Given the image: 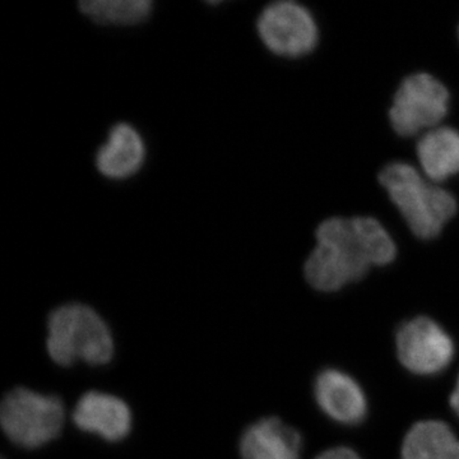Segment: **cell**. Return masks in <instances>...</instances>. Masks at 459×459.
Listing matches in <instances>:
<instances>
[{"label":"cell","mask_w":459,"mask_h":459,"mask_svg":"<svg viewBox=\"0 0 459 459\" xmlns=\"http://www.w3.org/2000/svg\"><path fill=\"white\" fill-rule=\"evenodd\" d=\"M394 238L373 217H333L316 230V247L305 263L307 282L334 292L361 280L370 267L394 261Z\"/></svg>","instance_id":"obj_1"},{"label":"cell","mask_w":459,"mask_h":459,"mask_svg":"<svg viewBox=\"0 0 459 459\" xmlns=\"http://www.w3.org/2000/svg\"><path fill=\"white\" fill-rule=\"evenodd\" d=\"M379 180L416 237H437L457 212V202L451 193L425 179L406 162L386 166Z\"/></svg>","instance_id":"obj_2"},{"label":"cell","mask_w":459,"mask_h":459,"mask_svg":"<svg viewBox=\"0 0 459 459\" xmlns=\"http://www.w3.org/2000/svg\"><path fill=\"white\" fill-rule=\"evenodd\" d=\"M47 349L62 367L77 361L102 365L114 353L113 336L107 323L87 305L68 304L51 313L48 323Z\"/></svg>","instance_id":"obj_3"},{"label":"cell","mask_w":459,"mask_h":459,"mask_svg":"<svg viewBox=\"0 0 459 459\" xmlns=\"http://www.w3.org/2000/svg\"><path fill=\"white\" fill-rule=\"evenodd\" d=\"M65 418V406L59 398L26 388L9 392L0 409V422L8 439L27 449L39 448L56 439Z\"/></svg>","instance_id":"obj_4"},{"label":"cell","mask_w":459,"mask_h":459,"mask_svg":"<svg viewBox=\"0 0 459 459\" xmlns=\"http://www.w3.org/2000/svg\"><path fill=\"white\" fill-rule=\"evenodd\" d=\"M449 92L433 75H410L395 92L391 108L392 126L401 135H416L439 126L448 114Z\"/></svg>","instance_id":"obj_5"},{"label":"cell","mask_w":459,"mask_h":459,"mask_svg":"<svg viewBox=\"0 0 459 459\" xmlns=\"http://www.w3.org/2000/svg\"><path fill=\"white\" fill-rule=\"evenodd\" d=\"M401 364L416 376H437L451 365L455 346L451 334L429 316L407 320L395 334Z\"/></svg>","instance_id":"obj_6"},{"label":"cell","mask_w":459,"mask_h":459,"mask_svg":"<svg viewBox=\"0 0 459 459\" xmlns=\"http://www.w3.org/2000/svg\"><path fill=\"white\" fill-rule=\"evenodd\" d=\"M256 29L265 47L281 56H305L318 41V29L310 12L287 0L263 9Z\"/></svg>","instance_id":"obj_7"},{"label":"cell","mask_w":459,"mask_h":459,"mask_svg":"<svg viewBox=\"0 0 459 459\" xmlns=\"http://www.w3.org/2000/svg\"><path fill=\"white\" fill-rule=\"evenodd\" d=\"M314 397L325 415L343 427H358L367 419V395L342 370L320 371L314 383Z\"/></svg>","instance_id":"obj_8"},{"label":"cell","mask_w":459,"mask_h":459,"mask_svg":"<svg viewBox=\"0 0 459 459\" xmlns=\"http://www.w3.org/2000/svg\"><path fill=\"white\" fill-rule=\"evenodd\" d=\"M74 420L81 430L98 434L108 442H119L132 429V413L126 402L100 392H89L81 397Z\"/></svg>","instance_id":"obj_9"},{"label":"cell","mask_w":459,"mask_h":459,"mask_svg":"<svg viewBox=\"0 0 459 459\" xmlns=\"http://www.w3.org/2000/svg\"><path fill=\"white\" fill-rule=\"evenodd\" d=\"M303 437L277 418L259 420L240 440L243 459H301Z\"/></svg>","instance_id":"obj_10"},{"label":"cell","mask_w":459,"mask_h":459,"mask_svg":"<svg viewBox=\"0 0 459 459\" xmlns=\"http://www.w3.org/2000/svg\"><path fill=\"white\" fill-rule=\"evenodd\" d=\"M146 146L140 133L126 123H119L108 133V141L96 155L100 174L113 180L126 179L141 170Z\"/></svg>","instance_id":"obj_11"},{"label":"cell","mask_w":459,"mask_h":459,"mask_svg":"<svg viewBox=\"0 0 459 459\" xmlns=\"http://www.w3.org/2000/svg\"><path fill=\"white\" fill-rule=\"evenodd\" d=\"M420 165L431 183L448 180L459 172V132L437 126L422 134L418 144Z\"/></svg>","instance_id":"obj_12"},{"label":"cell","mask_w":459,"mask_h":459,"mask_svg":"<svg viewBox=\"0 0 459 459\" xmlns=\"http://www.w3.org/2000/svg\"><path fill=\"white\" fill-rule=\"evenodd\" d=\"M401 459H459V437L446 422L420 421L404 437Z\"/></svg>","instance_id":"obj_13"},{"label":"cell","mask_w":459,"mask_h":459,"mask_svg":"<svg viewBox=\"0 0 459 459\" xmlns=\"http://www.w3.org/2000/svg\"><path fill=\"white\" fill-rule=\"evenodd\" d=\"M150 0H84L81 12L99 25L132 26L143 22L152 12Z\"/></svg>","instance_id":"obj_14"},{"label":"cell","mask_w":459,"mask_h":459,"mask_svg":"<svg viewBox=\"0 0 459 459\" xmlns=\"http://www.w3.org/2000/svg\"><path fill=\"white\" fill-rule=\"evenodd\" d=\"M316 459H361L353 449L346 448V446H338V448L328 449L320 453Z\"/></svg>","instance_id":"obj_15"},{"label":"cell","mask_w":459,"mask_h":459,"mask_svg":"<svg viewBox=\"0 0 459 459\" xmlns=\"http://www.w3.org/2000/svg\"><path fill=\"white\" fill-rule=\"evenodd\" d=\"M451 407L452 410L455 411V415L459 418V377L457 385L455 386V391H453L451 394Z\"/></svg>","instance_id":"obj_16"}]
</instances>
